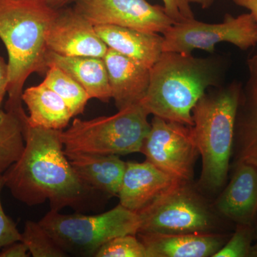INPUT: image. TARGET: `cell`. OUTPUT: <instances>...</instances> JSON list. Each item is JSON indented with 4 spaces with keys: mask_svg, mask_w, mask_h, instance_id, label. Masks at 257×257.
<instances>
[{
    "mask_svg": "<svg viewBox=\"0 0 257 257\" xmlns=\"http://www.w3.org/2000/svg\"><path fill=\"white\" fill-rule=\"evenodd\" d=\"M25 146L4 173L5 187L28 206L50 202V210H84L97 192L77 177L64 153L60 131L23 123Z\"/></svg>",
    "mask_w": 257,
    "mask_h": 257,
    "instance_id": "obj_1",
    "label": "cell"
},
{
    "mask_svg": "<svg viewBox=\"0 0 257 257\" xmlns=\"http://www.w3.org/2000/svg\"><path fill=\"white\" fill-rule=\"evenodd\" d=\"M227 67V60L219 55L163 52L150 69L141 104L150 114L192 126L193 108L209 88L224 84Z\"/></svg>",
    "mask_w": 257,
    "mask_h": 257,
    "instance_id": "obj_2",
    "label": "cell"
},
{
    "mask_svg": "<svg viewBox=\"0 0 257 257\" xmlns=\"http://www.w3.org/2000/svg\"><path fill=\"white\" fill-rule=\"evenodd\" d=\"M57 11L47 0H0V39L8 51L10 72L5 109L20 119L27 115L22 100L27 79L48 69L46 33Z\"/></svg>",
    "mask_w": 257,
    "mask_h": 257,
    "instance_id": "obj_3",
    "label": "cell"
},
{
    "mask_svg": "<svg viewBox=\"0 0 257 257\" xmlns=\"http://www.w3.org/2000/svg\"><path fill=\"white\" fill-rule=\"evenodd\" d=\"M242 83L233 81L207 91L192 109L193 138L202 160L199 184L216 192L227 179Z\"/></svg>",
    "mask_w": 257,
    "mask_h": 257,
    "instance_id": "obj_4",
    "label": "cell"
},
{
    "mask_svg": "<svg viewBox=\"0 0 257 257\" xmlns=\"http://www.w3.org/2000/svg\"><path fill=\"white\" fill-rule=\"evenodd\" d=\"M149 115L138 104L111 116L89 120L75 118L67 130L60 131L64 152L114 155L140 152L151 127Z\"/></svg>",
    "mask_w": 257,
    "mask_h": 257,
    "instance_id": "obj_5",
    "label": "cell"
},
{
    "mask_svg": "<svg viewBox=\"0 0 257 257\" xmlns=\"http://www.w3.org/2000/svg\"><path fill=\"white\" fill-rule=\"evenodd\" d=\"M39 223L68 255L79 256H94L109 240L140 229L138 214L121 204L96 215L50 210Z\"/></svg>",
    "mask_w": 257,
    "mask_h": 257,
    "instance_id": "obj_6",
    "label": "cell"
},
{
    "mask_svg": "<svg viewBox=\"0 0 257 257\" xmlns=\"http://www.w3.org/2000/svg\"><path fill=\"white\" fill-rule=\"evenodd\" d=\"M138 233L177 234L212 232L215 216L189 182H179L137 212Z\"/></svg>",
    "mask_w": 257,
    "mask_h": 257,
    "instance_id": "obj_7",
    "label": "cell"
},
{
    "mask_svg": "<svg viewBox=\"0 0 257 257\" xmlns=\"http://www.w3.org/2000/svg\"><path fill=\"white\" fill-rule=\"evenodd\" d=\"M163 52L192 54L195 50L214 54L216 45L231 43L241 50L257 45V21L250 13L226 14L220 23H205L195 18L172 25L163 34Z\"/></svg>",
    "mask_w": 257,
    "mask_h": 257,
    "instance_id": "obj_8",
    "label": "cell"
},
{
    "mask_svg": "<svg viewBox=\"0 0 257 257\" xmlns=\"http://www.w3.org/2000/svg\"><path fill=\"white\" fill-rule=\"evenodd\" d=\"M140 152L165 173L182 182L192 180L199 151L190 126L154 116Z\"/></svg>",
    "mask_w": 257,
    "mask_h": 257,
    "instance_id": "obj_9",
    "label": "cell"
},
{
    "mask_svg": "<svg viewBox=\"0 0 257 257\" xmlns=\"http://www.w3.org/2000/svg\"><path fill=\"white\" fill-rule=\"evenodd\" d=\"M74 9L94 26L115 25L164 33L175 23L163 7L147 0H76Z\"/></svg>",
    "mask_w": 257,
    "mask_h": 257,
    "instance_id": "obj_10",
    "label": "cell"
},
{
    "mask_svg": "<svg viewBox=\"0 0 257 257\" xmlns=\"http://www.w3.org/2000/svg\"><path fill=\"white\" fill-rule=\"evenodd\" d=\"M47 50L67 57L104 58L109 47L95 27L72 8L58 10L46 33Z\"/></svg>",
    "mask_w": 257,
    "mask_h": 257,
    "instance_id": "obj_11",
    "label": "cell"
},
{
    "mask_svg": "<svg viewBox=\"0 0 257 257\" xmlns=\"http://www.w3.org/2000/svg\"><path fill=\"white\" fill-rule=\"evenodd\" d=\"M182 181L145 162H126L117 196L119 204L137 213L153 202L162 193Z\"/></svg>",
    "mask_w": 257,
    "mask_h": 257,
    "instance_id": "obj_12",
    "label": "cell"
},
{
    "mask_svg": "<svg viewBox=\"0 0 257 257\" xmlns=\"http://www.w3.org/2000/svg\"><path fill=\"white\" fill-rule=\"evenodd\" d=\"M248 77L241 85L234 128L235 162L257 167V54L247 62Z\"/></svg>",
    "mask_w": 257,
    "mask_h": 257,
    "instance_id": "obj_13",
    "label": "cell"
},
{
    "mask_svg": "<svg viewBox=\"0 0 257 257\" xmlns=\"http://www.w3.org/2000/svg\"><path fill=\"white\" fill-rule=\"evenodd\" d=\"M217 211L237 224L253 225L257 214V167L246 162L234 164L227 187L216 202Z\"/></svg>",
    "mask_w": 257,
    "mask_h": 257,
    "instance_id": "obj_14",
    "label": "cell"
},
{
    "mask_svg": "<svg viewBox=\"0 0 257 257\" xmlns=\"http://www.w3.org/2000/svg\"><path fill=\"white\" fill-rule=\"evenodd\" d=\"M111 99L118 110L141 104L150 82V69L116 51L108 49L104 58Z\"/></svg>",
    "mask_w": 257,
    "mask_h": 257,
    "instance_id": "obj_15",
    "label": "cell"
},
{
    "mask_svg": "<svg viewBox=\"0 0 257 257\" xmlns=\"http://www.w3.org/2000/svg\"><path fill=\"white\" fill-rule=\"evenodd\" d=\"M147 257H208L214 256L226 242L214 232L164 234L138 233Z\"/></svg>",
    "mask_w": 257,
    "mask_h": 257,
    "instance_id": "obj_16",
    "label": "cell"
},
{
    "mask_svg": "<svg viewBox=\"0 0 257 257\" xmlns=\"http://www.w3.org/2000/svg\"><path fill=\"white\" fill-rule=\"evenodd\" d=\"M98 35L111 50L151 69L163 50L164 37L154 32L115 25H97Z\"/></svg>",
    "mask_w": 257,
    "mask_h": 257,
    "instance_id": "obj_17",
    "label": "cell"
},
{
    "mask_svg": "<svg viewBox=\"0 0 257 257\" xmlns=\"http://www.w3.org/2000/svg\"><path fill=\"white\" fill-rule=\"evenodd\" d=\"M64 153L83 183L96 192L117 195L126 164L118 155L83 152Z\"/></svg>",
    "mask_w": 257,
    "mask_h": 257,
    "instance_id": "obj_18",
    "label": "cell"
},
{
    "mask_svg": "<svg viewBox=\"0 0 257 257\" xmlns=\"http://www.w3.org/2000/svg\"><path fill=\"white\" fill-rule=\"evenodd\" d=\"M47 67L56 66L79 83L90 96L107 102L111 99L110 85L104 59L94 57H67L47 51Z\"/></svg>",
    "mask_w": 257,
    "mask_h": 257,
    "instance_id": "obj_19",
    "label": "cell"
},
{
    "mask_svg": "<svg viewBox=\"0 0 257 257\" xmlns=\"http://www.w3.org/2000/svg\"><path fill=\"white\" fill-rule=\"evenodd\" d=\"M22 100L30 113L27 123L34 127L62 131L73 117L63 99L43 82L23 91Z\"/></svg>",
    "mask_w": 257,
    "mask_h": 257,
    "instance_id": "obj_20",
    "label": "cell"
},
{
    "mask_svg": "<svg viewBox=\"0 0 257 257\" xmlns=\"http://www.w3.org/2000/svg\"><path fill=\"white\" fill-rule=\"evenodd\" d=\"M25 146L24 124L14 113L0 109V172L21 157Z\"/></svg>",
    "mask_w": 257,
    "mask_h": 257,
    "instance_id": "obj_21",
    "label": "cell"
},
{
    "mask_svg": "<svg viewBox=\"0 0 257 257\" xmlns=\"http://www.w3.org/2000/svg\"><path fill=\"white\" fill-rule=\"evenodd\" d=\"M42 82L63 99L73 117L84 112L88 101L91 99L79 83L56 66L48 67Z\"/></svg>",
    "mask_w": 257,
    "mask_h": 257,
    "instance_id": "obj_22",
    "label": "cell"
},
{
    "mask_svg": "<svg viewBox=\"0 0 257 257\" xmlns=\"http://www.w3.org/2000/svg\"><path fill=\"white\" fill-rule=\"evenodd\" d=\"M34 257H66L68 253L61 248L40 223L28 220L21 233V239Z\"/></svg>",
    "mask_w": 257,
    "mask_h": 257,
    "instance_id": "obj_23",
    "label": "cell"
},
{
    "mask_svg": "<svg viewBox=\"0 0 257 257\" xmlns=\"http://www.w3.org/2000/svg\"><path fill=\"white\" fill-rule=\"evenodd\" d=\"M96 257H147L145 246L137 235L116 236L104 243L95 253Z\"/></svg>",
    "mask_w": 257,
    "mask_h": 257,
    "instance_id": "obj_24",
    "label": "cell"
},
{
    "mask_svg": "<svg viewBox=\"0 0 257 257\" xmlns=\"http://www.w3.org/2000/svg\"><path fill=\"white\" fill-rule=\"evenodd\" d=\"M253 234V225L237 224L231 239L212 257L251 256Z\"/></svg>",
    "mask_w": 257,
    "mask_h": 257,
    "instance_id": "obj_25",
    "label": "cell"
},
{
    "mask_svg": "<svg viewBox=\"0 0 257 257\" xmlns=\"http://www.w3.org/2000/svg\"><path fill=\"white\" fill-rule=\"evenodd\" d=\"M5 187L3 173L0 172V249L21 239V233L13 219L7 215L2 204L1 193Z\"/></svg>",
    "mask_w": 257,
    "mask_h": 257,
    "instance_id": "obj_26",
    "label": "cell"
},
{
    "mask_svg": "<svg viewBox=\"0 0 257 257\" xmlns=\"http://www.w3.org/2000/svg\"><path fill=\"white\" fill-rule=\"evenodd\" d=\"M162 2L166 14L175 24L195 18L189 0H162Z\"/></svg>",
    "mask_w": 257,
    "mask_h": 257,
    "instance_id": "obj_27",
    "label": "cell"
},
{
    "mask_svg": "<svg viewBox=\"0 0 257 257\" xmlns=\"http://www.w3.org/2000/svg\"><path fill=\"white\" fill-rule=\"evenodd\" d=\"M29 253L30 251L25 243L18 241L1 248L0 257H28L30 256Z\"/></svg>",
    "mask_w": 257,
    "mask_h": 257,
    "instance_id": "obj_28",
    "label": "cell"
},
{
    "mask_svg": "<svg viewBox=\"0 0 257 257\" xmlns=\"http://www.w3.org/2000/svg\"><path fill=\"white\" fill-rule=\"evenodd\" d=\"M9 82V66L3 57H0V106L4 99L5 94L8 93Z\"/></svg>",
    "mask_w": 257,
    "mask_h": 257,
    "instance_id": "obj_29",
    "label": "cell"
},
{
    "mask_svg": "<svg viewBox=\"0 0 257 257\" xmlns=\"http://www.w3.org/2000/svg\"><path fill=\"white\" fill-rule=\"evenodd\" d=\"M234 4L246 8L257 21V0H233Z\"/></svg>",
    "mask_w": 257,
    "mask_h": 257,
    "instance_id": "obj_30",
    "label": "cell"
},
{
    "mask_svg": "<svg viewBox=\"0 0 257 257\" xmlns=\"http://www.w3.org/2000/svg\"><path fill=\"white\" fill-rule=\"evenodd\" d=\"M76 0H47L50 6L55 10H60L66 8L67 5L73 3Z\"/></svg>",
    "mask_w": 257,
    "mask_h": 257,
    "instance_id": "obj_31",
    "label": "cell"
},
{
    "mask_svg": "<svg viewBox=\"0 0 257 257\" xmlns=\"http://www.w3.org/2000/svg\"><path fill=\"white\" fill-rule=\"evenodd\" d=\"M215 1L216 0H189L190 3H195L200 5L201 8L204 10L210 8Z\"/></svg>",
    "mask_w": 257,
    "mask_h": 257,
    "instance_id": "obj_32",
    "label": "cell"
},
{
    "mask_svg": "<svg viewBox=\"0 0 257 257\" xmlns=\"http://www.w3.org/2000/svg\"><path fill=\"white\" fill-rule=\"evenodd\" d=\"M251 256L257 257V227L256 231V241L252 245L251 247Z\"/></svg>",
    "mask_w": 257,
    "mask_h": 257,
    "instance_id": "obj_33",
    "label": "cell"
}]
</instances>
